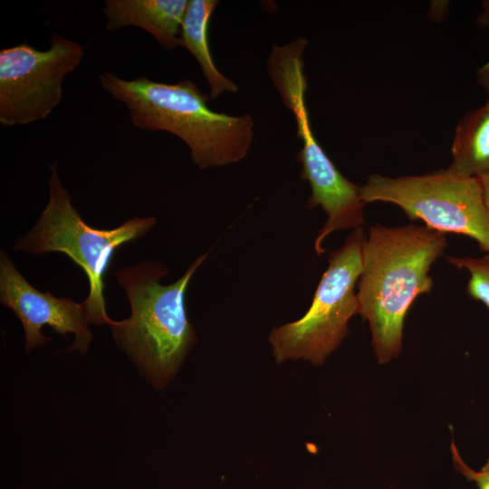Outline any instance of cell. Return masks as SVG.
Instances as JSON below:
<instances>
[{
    "label": "cell",
    "mask_w": 489,
    "mask_h": 489,
    "mask_svg": "<svg viewBox=\"0 0 489 489\" xmlns=\"http://www.w3.org/2000/svg\"><path fill=\"white\" fill-rule=\"evenodd\" d=\"M37 50L26 43L0 51V123L5 127L44 120L60 103L62 83L83 58V47L56 33Z\"/></svg>",
    "instance_id": "cell-7"
},
{
    "label": "cell",
    "mask_w": 489,
    "mask_h": 489,
    "mask_svg": "<svg viewBox=\"0 0 489 489\" xmlns=\"http://www.w3.org/2000/svg\"><path fill=\"white\" fill-rule=\"evenodd\" d=\"M360 187L365 204H394L431 229L475 239L489 254V211L478 178L456 177L447 169L398 177L375 174Z\"/></svg>",
    "instance_id": "cell-6"
},
{
    "label": "cell",
    "mask_w": 489,
    "mask_h": 489,
    "mask_svg": "<svg viewBox=\"0 0 489 489\" xmlns=\"http://www.w3.org/2000/svg\"><path fill=\"white\" fill-rule=\"evenodd\" d=\"M0 302L21 321L26 353L52 340L42 334L44 325L66 339L67 333L74 334V341L66 351H87L92 335L86 302L77 303L69 297L57 298L50 292L38 291L16 270L5 250L0 253Z\"/></svg>",
    "instance_id": "cell-9"
},
{
    "label": "cell",
    "mask_w": 489,
    "mask_h": 489,
    "mask_svg": "<svg viewBox=\"0 0 489 489\" xmlns=\"http://www.w3.org/2000/svg\"><path fill=\"white\" fill-rule=\"evenodd\" d=\"M217 5L216 0H189L180 34L181 46L197 60L209 85L211 99H216L225 92L238 91V86L217 70L209 49V21Z\"/></svg>",
    "instance_id": "cell-12"
},
{
    "label": "cell",
    "mask_w": 489,
    "mask_h": 489,
    "mask_svg": "<svg viewBox=\"0 0 489 489\" xmlns=\"http://www.w3.org/2000/svg\"><path fill=\"white\" fill-rule=\"evenodd\" d=\"M446 246V235L427 226H370L362 246L357 298L379 363L400 353L406 315L417 297L430 292L428 273Z\"/></svg>",
    "instance_id": "cell-1"
},
{
    "label": "cell",
    "mask_w": 489,
    "mask_h": 489,
    "mask_svg": "<svg viewBox=\"0 0 489 489\" xmlns=\"http://www.w3.org/2000/svg\"><path fill=\"white\" fill-rule=\"evenodd\" d=\"M99 80L129 110L134 127L177 136L187 145L192 162L200 169L237 163L251 148L252 116L214 111L207 95L188 79L163 83L142 76L125 80L104 72Z\"/></svg>",
    "instance_id": "cell-2"
},
{
    "label": "cell",
    "mask_w": 489,
    "mask_h": 489,
    "mask_svg": "<svg viewBox=\"0 0 489 489\" xmlns=\"http://www.w3.org/2000/svg\"><path fill=\"white\" fill-rule=\"evenodd\" d=\"M208 253L197 257L185 273L168 285L160 280L168 267L144 261L115 272L126 292L131 314L110 320L112 336L155 388H163L176 376L197 341L186 309V293L196 271Z\"/></svg>",
    "instance_id": "cell-3"
},
{
    "label": "cell",
    "mask_w": 489,
    "mask_h": 489,
    "mask_svg": "<svg viewBox=\"0 0 489 489\" xmlns=\"http://www.w3.org/2000/svg\"><path fill=\"white\" fill-rule=\"evenodd\" d=\"M478 179L480 181V184L483 189V194H484V198L486 207L489 211V172L483 175Z\"/></svg>",
    "instance_id": "cell-17"
},
{
    "label": "cell",
    "mask_w": 489,
    "mask_h": 489,
    "mask_svg": "<svg viewBox=\"0 0 489 489\" xmlns=\"http://www.w3.org/2000/svg\"><path fill=\"white\" fill-rule=\"evenodd\" d=\"M49 202L36 225L14 245L15 251L34 254L59 252L69 256L86 273L90 292L85 302L90 322L109 323L103 297L104 275L116 250L149 232L156 218L134 217L113 229L89 226L72 205L69 192L63 187L57 173V164L49 166Z\"/></svg>",
    "instance_id": "cell-4"
},
{
    "label": "cell",
    "mask_w": 489,
    "mask_h": 489,
    "mask_svg": "<svg viewBox=\"0 0 489 489\" xmlns=\"http://www.w3.org/2000/svg\"><path fill=\"white\" fill-rule=\"evenodd\" d=\"M447 171L464 178L489 172V101L466 112L458 121Z\"/></svg>",
    "instance_id": "cell-11"
},
{
    "label": "cell",
    "mask_w": 489,
    "mask_h": 489,
    "mask_svg": "<svg viewBox=\"0 0 489 489\" xmlns=\"http://www.w3.org/2000/svg\"><path fill=\"white\" fill-rule=\"evenodd\" d=\"M289 110L294 117L297 136L302 140V149L297 155L302 166L300 177L311 186L312 193L306 207L321 206L327 215V220L314 241V251L321 255L325 253L322 243L330 234L361 227L365 203L361 197V187L340 172L314 138L306 102H294Z\"/></svg>",
    "instance_id": "cell-8"
},
{
    "label": "cell",
    "mask_w": 489,
    "mask_h": 489,
    "mask_svg": "<svg viewBox=\"0 0 489 489\" xmlns=\"http://www.w3.org/2000/svg\"><path fill=\"white\" fill-rule=\"evenodd\" d=\"M482 11L476 18V24L483 29L489 28V0L482 2Z\"/></svg>",
    "instance_id": "cell-16"
},
{
    "label": "cell",
    "mask_w": 489,
    "mask_h": 489,
    "mask_svg": "<svg viewBox=\"0 0 489 489\" xmlns=\"http://www.w3.org/2000/svg\"><path fill=\"white\" fill-rule=\"evenodd\" d=\"M365 238L362 227L353 229L343 245L330 254L306 313L272 330L268 341L276 363L302 360L322 365L347 337L349 321L360 310L355 288Z\"/></svg>",
    "instance_id": "cell-5"
},
{
    "label": "cell",
    "mask_w": 489,
    "mask_h": 489,
    "mask_svg": "<svg viewBox=\"0 0 489 489\" xmlns=\"http://www.w3.org/2000/svg\"><path fill=\"white\" fill-rule=\"evenodd\" d=\"M454 266L465 269L470 278L467 292L475 300L482 302L489 309V254L482 258L447 257Z\"/></svg>",
    "instance_id": "cell-13"
},
{
    "label": "cell",
    "mask_w": 489,
    "mask_h": 489,
    "mask_svg": "<svg viewBox=\"0 0 489 489\" xmlns=\"http://www.w3.org/2000/svg\"><path fill=\"white\" fill-rule=\"evenodd\" d=\"M189 0H105L106 27L117 31L139 27L150 34L164 49L181 46L182 22Z\"/></svg>",
    "instance_id": "cell-10"
},
{
    "label": "cell",
    "mask_w": 489,
    "mask_h": 489,
    "mask_svg": "<svg viewBox=\"0 0 489 489\" xmlns=\"http://www.w3.org/2000/svg\"><path fill=\"white\" fill-rule=\"evenodd\" d=\"M476 81L484 90L489 101V61L476 70Z\"/></svg>",
    "instance_id": "cell-15"
},
{
    "label": "cell",
    "mask_w": 489,
    "mask_h": 489,
    "mask_svg": "<svg viewBox=\"0 0 489 489\" xmlns=\"http://www.w3.org/2000/svg\"><path fill=\"white\" fill-rule=\"evenodd\" d=\"M450 448L455 469L467 480L474 482L477 489H489V457L483 467L475 471L465 463L454 442Z\"/></svg>",
    "instance_id": "cell-14"
}]
</instances>
